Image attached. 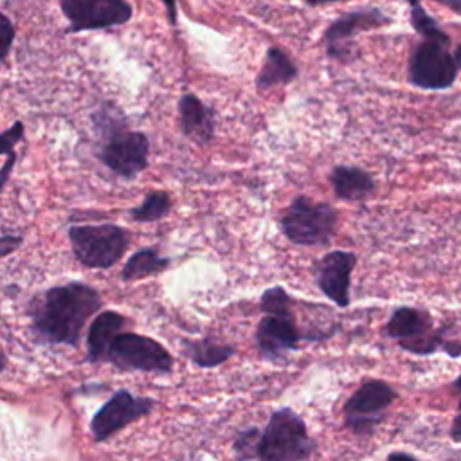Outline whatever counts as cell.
<instances>
[{"label":"cell","mask_w":461,"mask_h":461,"mask_svg":"<svg viewBox=\"0 0 461 461\" xmlns=\"http://www.w3.org/2000/svg\"><path fill=\"white\" fill-rule=\"evenodd\" d=\"M169 265H171V258L162 256L158 252V249H155V247H146V249L133 252L126 259V263L121 270V279L122 281H137L142 277H149V276L164 272Z\"/></svg>","instance_id":"ffe728a7"},{"label":"cell","mask_w":461,"mask_h":461,"mask_svg":"<svg viewBox=\"0 0 461 461\" xmlns=\"http://www.w3.org/2000/svg\"><path fill=\"white\" fill-rule=\"evenodd\" d=\"M157 402L149 396H135L128 389L115 391L90 420V434L95 443H103L121 432L130 423L146 418Z\"/></svg>","instance_id":"7c38bea8"},{"label":"cell","mask_w":461,"mask_h":461,"mask_svg":"<svg viewBox=\"0 0 461 461\" xmlns=\"http://www.w3.org/2000/svg\"><path fill=\"white\" fill-rule=\"evenodd\" d=\"M149 139L144 131L126 130L117 122L104 130L97 158L113 175L131 180L148 167Z\"/></svg>","instance_id":"52a82bcc"},{"label":"cell","mask_w":461,"mask_h":461,"mask_svg":"<svg viewBox=\"0 0 461 461\" xmlns=\"http://www.w3.org/2000/svg\"><path fill=\"white\" fill-rule=\"evenodd\" d=\"M23 241L22 234H14L9 230H2L0 236V258H7L13 250H16Z\"/></svg>","instance_id":"484cf974"},{"label":"cell","mask_w":461,"mask_h":461,"mask_svg":"<svg viewBox=\"0 0 461 461\" xmlns=\"http://www.w3.org/2000/svg\"><path fill=\"white\" fill-rule=\"evenodd\" d=\"M103 306L101 294L83 281L56 285L29 303V331L40 344L76 348L88 319Z\"/></svg>","instance_id":"6da1fadb"},{"label":"cell","mask_w":461,"mask_h":461,"mask_svg":"<svg viewBox=\"0 0 461 461\" xmlns=\"http://www.w3.org/2000/svg\"><path fill=\"white\" fill-rule=\"evenodd\" d=\"M384 335L418 357H429L439 349L448 357H461V342L448 340L445 331L434 326L430 313L414 306H398L384 326Z\"/></svg>","instance_id":"7a4b0ae2"},{"label":"cell","mask_w":461,"mask_h":461,"mask_svg":"<svg viewBox=\"0 0 461 461\" xmlns=\"http://www.w3.org/2000/svg\"><path fill=\"white\" fill-rule=\"evenodd\" d=\"M339 227V211L328 202H313L299 194L279 216L283 236L294 245L324 247L331 243Z\"/></svg>","instance_id":"277c9868"},{"label":"cell","mask_w":461,"mask_h":461,"mask_svg":"<svg viewBox=\"0 0 461 461\" xmlns=\"http://www.w3.org/2000/svg\"><path fill=\"white\" fill-rule=\"evenodd\" d=\"M396 398V389L384 380L362 382L344 403V425L357 436H371Z\"/></svg>","instance_id":"9c48e42d"},{"label":"cell","mask_w":461,"mask_h":461,"mask_svg":"<svg viewBox=\"0 0 461 461\" xmlns=\"http://www.w3.org/2000/svg\"><path fill=\"white\" fill-rule=\"evenodd\" d=\"M166 7V13H167V20L173 27H176L178 23V0H160Z\"/></svg>","instance_id":"4316f807"},{"label":"cell","mask_w":461,"mask_h":461,"mask_svg":"<svg viewBox=\"0 0 461 461\" xmlns=\"http://www.w3.org/2000/svg\"><path fill=\"white\" fill-rule=\"evenodd\" d=\"M308 5H322V4H333V2H344V0H304Z\"/></svg>","instance_id":"4dcf8cb0"},{"label":"cell","mask_w":461,"mask_h":461,"mask_svg":"<svg viewBox=\"0 0 461 461\" xmlns=\"http://www.w3.org/2000/svg\"><path fill=\"white\" fill-rule=\"evenodd\" d=\"M438 4H443L445 7H448L450 11H454L456 14H461V0H436Z\"/></svg>","instance_id":"f1b7e54d"},{"label":"cell","mask_w":461,"mask_h":461,"mask_svg":"<svg viewBox=\"0 0 461 461\" xmlns=\"http://www.w3.org/2000/svg\"><path fill=\"white\" fill-rule=\"evenodd\" d=\"M391 22L393 18L375 5L342 13L328 23L322 34L328 58L337 63H349L355 58V36L389 25Z\"/></svg>","instance_id":"30bf717a"},{"label":"cell","mask_w":461,"mask_h":461,"mask_svg":"<svg viewBox=\"0 0 461 461\" xmlns=\"http://www.w3.org/2000/svg\"><path fill=\"white\" fill-rule=\"evenodd\" d=\"M68 241L72 254L86 268L106 270L113 267L128 250L130 236L115 223L70 225Z\"/></svg>","instance_id":"5b68a950"},{"label":"cell","mask_w":461,"mask_h":461,"mask_svg":"<svg viewBox=\"0 0 461 461\" xmlns=\"http://www.w3.org/2000/svg\"><path fill=\"white\" fill-rule=\"evenodd\" d=\"M387 459H416V457L412 454H409V452H391L387 456Z\"/></svg>","instance_id":"f546056e"},{"label":"cell","mask_w":461,"mask_h":461,"mask_svg":"<svg viewBox=\"0 0 461 461\" xmlns=\"http://www.w3.org/2000/svg\"><path fill=\"white\" fill-rule=\"evenodd\" d=\"M25 126L22 121H14L7 130L0 135V153L5 157L9 153H14V146L23 139Z\"/></svg>","instance_id":"cb8c5ba5"},{"label":"cell","mask_w":461,"mask_h":461,"mask_svg":"<svg viewBox=\"0 0 461 461\" xmlns=\"http://www.w3.org/2000/svg\"><path fill=\"white\" fill-rule=\"evenodd\" d=\"M261 430L258 427L241 429L232 441V454L236 459H258V445H259Z\"/></svg>","instance_id":"603a6c76"},{"label":"cell","mask_w":461,"mask_h":461,"mask_svg":"<svg viewBox=\"0 0 461 461\" xmlns=\"http://www.w3.org/2000/svg\"><path fill=\"white\" fill-rule=\"evenodd\" d=\"M128 319L115 310H104L94 317L86 333V362H106V353L113 339L124 331Z\"/></svg>","instance_id":"2e32d148"},{"label":"cell","mask_w":461,"mask_h":461,"mask_svg":"<svg viewBox=\"0 0 461 461\" xmlns=\"http://www.w3.org/2000/svg\"><path fill=\"white\" fill-rule=\"evenodd\" d=\"M454 56H456V61H457V67H459V70H461V43L456 47V52H454Z\"/></svg>","instance_id":"d6a6232c"},{"label":"cell","mask_w":461,"mask_h":461,"mask_svg":"<svg viewBox=\"0 0 461 461\" xmlns=\"http://www.w3.org/2000/svg\"><path fill=\"white\" fill-rule=\"evenodd\" d=\"M357 265V256L349 250H331L324 254L313 268L319 290L339 308H348L351 303V274Z\"/></svg>","instance_id":"5bb4252c"},{"label":"cell","mask_w":461,"mask_h":461,"mask_svg":"<svg viewBox=\"0 0 461 461\" xmlns=\"http://www.w3.org/2000/svg\"><path fill=\"white\" fill-rule=\"evenodd\" d=\"M299 76L295 61L286 50L277 45H270L265 54V61L256 76V88L259 92L270 90L277 85H288Z\"/></svg>","instance_id":"ac0fdd59"},{"label":"cell","mask_w":461,"mask_h":461,"mask_svg":"<svg viewBox=\"0 0 461 461\" xmlns=\"http://www.w3.org/2000/svg\"><path fill=\"white\" fill-rule=\"evenodd\" d=\"M409 5L411 14V25L421 38L430 40H450V36L441 29V25L432 18L427 9L421 5L420 0H405Z\"/></svg>","instance_id":"7402d4cb"},{"label":"cell","mask_w":461,"mask_h":461,"mask_svg":"<svg viewBox=\"0 0 461 461\" xmlns=\"http://www.w3.org/2000/svg\"><path fill=\"white\" fill-rule=\"evenodd\" d=\"M68 25L65 34L101 31L124 25L133 16L128 0H58Z\"/></svg>","instance_id":"8fae6325"},{"label":"cell","mask_w":461,"mask_h":461,"mask_svg":"<svg viewBox=\"0 0 461 461\" xmlns=\"http://www.w3.org/2000/svg\"><path fill=\"white\" fill-rule=\"evenodd\" d=\"M14 23L11 22V18L4 13L2 14V22H0V36H2V61L7 59L9 52H11V47H13V41H14Z\"/></svg>","instance_id":"d4e9b609"},{"label":"cell","mask_w":461,"mask_h":461,"mask_svg":"<svg viewBox=\"0 0 461 461\" xmlns=\"http://www.w3.org/2000/svg\"><path fill=\"white\" fill-rule=\"evenodd\" d=\"M450 439L452 441H461V411H457V414L454 416L452 420V425H450Z\"/></svg>","instance_id":"83f0119b"},{"label":"cell","mask_w":461,"mask_h":461,"mask_svg":"<svg viewBox=\"0 0 461 461\" xmlns=\"http://www.w3.org/2000/svg\"><path fill=\"white\" fill-rule=\"evenodd\" d=\"M330 184L339 200L360 202L366 200L375 189L376 182L369 171L358 166H335L330 171Z\"/></svg>","instance_id":"e0dca14e"},{"label":"cell","mask_w":461,"mask_h":461,"mask_svg":"<svg viewBox=\"0 0 461 461\" xmlns=\"http://www.w3.org/2000/svg\"><path fill=\"white\" fill-rule=\"evenodd\" d=\"M256 348L263 360L279 362L292 351L299 349L303 340L313 342L310 333L299 330L294 315V308L279 313H263L256 328Z\"/></svg>","instance_id":"4fadbf2b"},{"label":"cell","mask_w":461,"mask_h":461,"mask_svg":"<svg viewBox=\"0 0 461 461\" xmlns=\"http://www.w3.org/2000/svg\"><path fill=\"white\" fill-rule=\"evenodd\" d=\"M452 40L421 38L409 54V83L421 90H447L457 79V61L450 50Z\"/></svg>","instance_id":"8992f818"},{"label":"cell","mask_w":461,"mask_h":461,"mask_svg":"<svg viewBox=\"0 0 461 461\" xmlns=\"http://www.w3.org/2000/svg\"><path fill=\"white\" fill-rule=\"evenodd\" d=\"M454 387L459 391V405H457V411H461V375L454 380Z\"/></svg>","instance_id":"1f68e13d"},{"label":"cell","mask_w":461,"mask_h":461,"mask_svg":"<svg viewBox=\"0 0 461 461\" xmlns=\"http://www.w3.org/2000/svg\"><path fill=\"white\" fill-rule=\"evenodd\" d=\"M180 349L187 360H191L194 366H198L202 369H211V367L221 366L230 357L236 355V348L232 344L221 342L214 337L184 339Z\"/></svg>","instance_id":"d6986e66"},{"label":"cell","mask_w":461,"mask_h":461,"mask_svg":"<svg viewBox=\"0 0 461 461\" xmlns=\"http://www.w3.org/2000/svg\"><path fill=\"white\" fill-rule=\"evenodd\" d=\"M178 122L182 135L196 144H209L214 137V110L191 92L178 99Z\"/></svg>","instance_id":"9a60e30c"},{"label":"cell","mask_w":461,"mask_h":461,"mask_svg":"<svg viewBox=\"0 0 461 461\" xmlns=\"http://www.w3.org/2000/svg\"><path fill=\"white\" fill-rule=\"evenodd\" d=\"M315 452L317 443L308 434L303 416L290 407H281L270 414L268 423L259 436L258 459L303 461L313 457Z\"/></svg>","instance_id":"3957f363"},{"label":"cell","mask_w":461,"mask_h":461,"mask_svg":"<svg viewBox=\"0 0 461 461\" xmlns=\"http://www.w3.org/2000/svg\"><path fill=\"white\" fill-rule=\"evenodd\" d=\"M106 362L119 371H140L169 375L173 371L171 353L157 340L133 331H121L108 348Z\"/></svg>","instance_id":"ba28073f"},{"label":"cell","mask_w":461,"mask_h":461,"mask_svg":"<svg viewBox=\"0 0 461 461\" xmlns=\"http://www.w3.org/2000/svg\"><path fill=\"white\" fill-rule=\"evenodd\" d=\"M173 202L166 191H151L137 207L130 209V220L137 223H151L169 214Z\"/></svg>","instance_id":"44dd1931"}]
</instances>
